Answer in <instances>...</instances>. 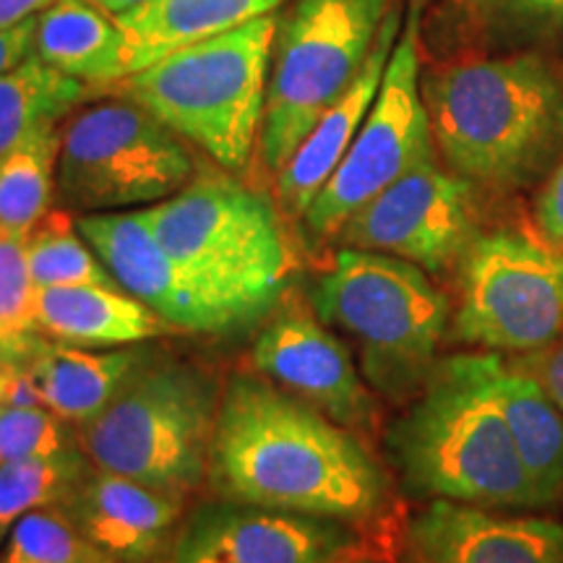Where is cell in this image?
Here are the masks:
<instances>
[{"label": "cell", "mask_w": 563, "mask_h": 563, "mask_svg": "<svg viewBox=\"0 0 563 563\" xmlns=\"http://www.w3.org/2000/svg\"><path fill=\"white\" fill-rule=\"evenodd\" d=\"M209 477L222 498L308 517L363 522L386 481L363 443L306 399L235 376L220 399Z\"/></svg>", "instance_id": "cell-1"}, {"label": "cell", "mask_w": 563, "mask_h": 563, "mask_svg": "<svg viewBox=\"0 0 563 563\" xmlns=\"http://www.w3.org/2000/svg\"><path fill=\"white\" fill-rule=\"evenodd\" d=\"M433 141L449 170L490 191H519L563 152V79L543 55L446 63L420 76Z\"/></svg>", "instance_id": "cell-2"}, {"label": "cell", "mask_w": 563, "mask_h": 563, "mask_svg": "<svg viewBox=\"0 0 563 563\" xmlns=\"http://www.w3.org/2000/svg\"><path fill=\"white\" fill-rule=\"evenodd\" d=\"M407 488L418 496L485 506L543 509L496 405L485 352L446 357L391 433Z\"/></svg>", "instance_id": "cell-3"}, {"label": "cell", "mask_w": 563, "mask_h": 563, "mask_svg": "<svg viewBox=\"0 0 563 563\" xmlns=\"http://www.w3.org/2000/svg\"><path fill=\"white\" fill-rule=\"evenodd\" d=\"M162 249L235 329L277 306L295 269L279 214L264 194L230 175H203L144 207Z\"/></svg>", "instance_id": "cell-4"}, {"label": "cell", "mask_w": 563, "mask_h": 563, "mask_svg": "<svg viewBox=\"0 0 563 563\" xmlns=\"http://www.w3.org/2000/svg\"><path fill=\"white\" fill-rule=\"evenodd\" d=\"M277 26V13L253 19L165 55L115 89L222 167L243 170L262 136Z\"/></svg>", "instance_id": "cell-5"}, {"label": "cell", "mask_w": 563, "mask_h": 563, "mask_svg": "<svg viewBox=\"0 0 563 563\" xmlns=\"http://www.w3.org/2000/svg\"><path fill=\"white\" fill-rule=\"evenodd\" d=\"M313 311L357 342L365 376L389 397H407L428 382L449 327L446 295L426 269L347 245L316 285Z\"/></svg>", "instance_id": "cell-6"}, {"label": "cell", "mask_w": 563, "mask_h": 563, "mask_svg": "<svg viewBox=\"0 0 563 563\" xmlns=\"http://www.w3.org/2000/svg\"><path fill=\"white\" fill-rule=\"evenodd\" d=\"M217 386L194 365L150 363L84 426L81 449L104 473L186 493L209 470Z\"/></svg>", "instance_id": "cell-7"}, {"label": "cell", "mask_w": 563, "mask_h": 563, "mask_svg": "<svg viewBox=\"0 0 563 563\" xmlns=\"http://www.w3.org/2000/svg\"><path fill=\"white\" fill-rule=\"evenodd\" d=\"M394 0H298L279 19L258 146L279 173L361 74Z\"/></svg>", "instance_id": "cell-8"}, {"label": "cell", "mask_w": 563, "mask_h": 563, "mask_svg": "<svg viewBox=\"0 0 563 563\" xmlns=\"http://www.w3.org/2000/svg\"><path fill=\"white\" fill-rule=\"evenodd\" d=\"M191 173L183 136L125 97L76 112L60 131L58 191L70 209L152 207L178 194Z\"/></svg>", "instance_id": "cell-9"}, {"label": "cell", "mask_w": 563, "mask_h": 563, "mask_svg": "<svg viewBox=\"0 0 563 563\" xmlns=\"http://www.w3.org/2000/svg\"><path fill=\"white\" fill-rule=\"evenodd\" d=\"M563 332V251L522 232L477 235L460 262L454 336L490 352H534Z\"/></svg>", "instance_id": "cell-10"}, {"label": "cell", "mask_w": 563, "mask_h": 563, "mask_svg": "<svg viewBox=\"0 0 563 563\" xmlns=\"http://www.w3.org/2000/svg\"><path fill=\"white\" fill-rule=\"evenodd\" d=\"M428 159L435 141L420 91V3H412L371 112L302 217L308 232L332 241L357 209Z\"/></svg>", "instance_id": "cell-11"}, {"label": "cell", "mask_w": 563, "mask_h": 563, "mask_svg": "<svg viewBox=\"0 0 563 563\" xmlns=\"http://www.w3.org/2000/svg\"><path fill=\"white\" fill-rule=\"evenodd\" d=\"M477 238L473 183L422 162L344 222L336 241L347 249L405 258L426 272L462 262Z\"/></svg>", "instance_id": "cell-12"}, {"label": "cell", "mask_w": 563, "mask_h": 563, "mask_svg": "<svg viewBox=\"0 0 563 563\" xmlns=\"http://www.w3.org/2000/svg\"><path fill=\"white\" fill-rule=\"evenodd\" d=\"M352 551L355 540L336 519L230 501L196 514L167 563H336Z\"/></svg>", "instance_id": "cell-13"}, {"label": "cell", "mask_w": 563, "mask_h": 563, "mask_svg": "<svg viewBox=\"0 0 563 563\" xmlns=\"http://www.w3.org/2000/svg\"><path fill=\"white\" fill-rule=\"evenodd\" d=\"M76 224L118 285L146 302L178 332L224 334L235 329L230 316L203 295L173 262L170 253L162 249L144 209L100 211L81 217Z\"/></svg>", "instance_id": "cell-14"}, {"label": "cell", "mask_w": 563, "mask_h": 563, "mask_svg": "<svg viewBox=\"0 0 563 563\" xmlns=\"http://www.w3.org/2000/svg\"><path fill=\"white\" fill-rule=\"evenodd\" d=\"M253 365L342 426L371 428L376 420V405L347 347L298 306L264 329L253 344Z\"/></svg>", "instance_id": "cell-15"}, {"label": "cell", "mask_w": 563, "mask_h": 563, "mask_svg": "<svg viewBox=\"0 0 563 563\" xmlns=\"http://www.w3.org/2000/svg\"><path fill=\"white\" fill-rule=\"evenodd\" d=\"M422 563H563V525L506 517L485 506L435 501L410 527Z\"/></svg>", "instance_id": "cell-16"}, {"label": "cell", "mask_w": 563, "mask_h": 563, "mask_svg": "<svg viewBox=\"0 0 563 563\" xmlns=\"http://www.w3.org/2000/svg\"><path fill=\"white\" fill-rule=\"evenodd\" d=\"M183 496L97 470L87 475L66 511L84 538L112 563H152L173 545Z\"/></svg>", "instance_id": "cell-17"}, {"label": "cell", "mask_w": 563, "mask_h": 563, "mask_svg": "<svg viewBox=\"0 0 563 563\" xmlns=\"http://www.w3.org/2000/svg\"><path fill=\"white\" fill-rule=\"evenodd\" d=\"M402 5L394 3L386 13L382 30L376 34L368 58L361 74L350 84L347 91L319 118L313 131L302 139V144L277 173V199L290 217H306L316 196L327 180L332 178L340 162L347 154L352 139L373 108L378 89H382L384 70L389 66L391 51L402 34Z\"/></svg>", "instance_id": "cell-18"}, {"label": "cell", "mask_w": 563, "mask_h": 563, "mask_svg": "<svg viewBox=\"0 0 563 563\" xmlns=\"http://www.w3.org/2000/svg\"><path fill=\"white\" fill-rule=\"evenodd\" d=\"M144 350H84L37 336L30 350V373L42 407L66 422L87 426L115 402L152 361Z\"/></svg>", "instance_id": "cell-19"}, {"label": "cell", "mask_w": 563, "mask_h": 563, "mask_svg": "<svg viewBox=\"0 0 563 563\" xmlns=\"http://www.w3.org/2000/svg\"><path fill=\"white\" fill-rule=\"evenodd\" d=\"M37 329L47 340L84 350L125 347L178 329L121 287H37Z\"/></svg>", "instance_id": "cell-20"}, {"label": "cell", "mask_w": 563, "mask_h": 563, "mask_svg": "<svg viewBox=\"0 0 563 563\" xmlns=\"http://www.w3.org/2000/svg\"><path fill=\"white\" fill-rule=\"evenodd\" d=\"M485 368L532 488L540 504L551 506L563 496V412L522 365L485 350Z\"/></svg>", "instance_id": "cell-21"}, {"label": "cell", "mask_w": 563, "mask_h": 563, "mask_svg": "<svg viewBox=\"0 0 563 563\" xmlns=\"http://www.w3.org/2000/svg\"><path fill=\"white\" fill-rule=\"evenodd\" d=\"M285 0H150L118 16L129 76L194 42L269 16Z\"/></svg>", "instance_id": "cell-22"}, {"label": "cell", "mask_w": 563, "mask_h": 563, "mask_svg": "<svg viewBox=\"0 0 563 563\" xmlns=\"http://www.w3.org/2000/svg\"><path fill=\"white\" fill-rule=\"evenodd\" d=\"M34 55L89 87H110L129 76L121 26L89 0H53L40 11Z\"/></svg>", "instance_id": "cell-23"}, {"label": "cell", "mask_w": 563, "mask_h": 563, "mask_svg": "<svg viewBox=\"0 0 563 563\" xmlns=\"http://www.w3.org/2000/svg\"><path fill=\"white\" fill-rule=\"evenodd\" d=\"M87 97L89 84L47 66L37 55L0 74V157L32 133L58 125Z\"/></svg>", "instance_id": "cell-24"}, {"label": "cell", "mask_w": 563, "mask_h": 563, "mask_svg": "<svg viewBox=\"0 0 563 563\" xmlns=\"http://www.w3.org/2000/svg\"><path fill=\"white\" fill-rule=\"evenodd\" d=\"M60 157L58 125L32 133L0 157V235L26 241L51 211Z\"/></svg>", "instance_id": "cell-25"}, {"label": "cell", "mask_w": 563, "mask_h": 563, "mask_svg": "<svg viewBox=\"0 0 563 563\" xmlns=\"http://www.w3.org/2000/svg\"><path fill=\"white\" fill-rule=\"evenodd\" d=\"M452 5L473 47L527 53L525 47L563 40V0H452Z\"/></svg>", "instance_id": "cell-26"}, {"label": "cell", "mask_w": 563, "mask_h": 563, "mask_svg": "<svg viewBox=\"0 0 563 563\" xmlns=\"http://www.w3.org/2000/svg\"><path fill=\"white\" fill-rule=\"evenodd\" d=\"M84 477V460L70 449L53 456L0 464V543L30 511L66 506Z\"/></svg>", "instance_id": "cell-27"}, {"label": "cell", "mask_w": 563, "mask_h": 563, "mask_svg": "<svg viewBox=\"0 0 563 563\" xmlns=\"http://www.w3.org/2000/svg\"><path fill=\"white\" fill-rule=\"evenodd\" d=\"M79 224L68 211H47V217L26 238V264L37 287L104 285L121 287L95 249L76 235Z\"/></svg>", "instance_id": "cell-28"}, {"label": "cell", "mask_w": 563, "mask_h": 563, "mask_svg": "<svg viewBox=\"0 0 563 563\" xmlns=\"http://www.w3.org/2000/svg\"><path fill=\"white\" fill-rule=\"evenodd\" d=\"M0 563H112L84 538L66 506H47L21 517Z\"/></svg>", "instance_id": "cell-29"}, {"label": "cell", "mask_w": 563, "mask_h": 563, "mask_svg": "<svg viewBox=\"0 0 563 563\" xmlns=\"http://www.w3.org/2000/svg\"><path fill=\"white\" fill-rule=\"evenodd\" d=\"M40 336L37 285L21 238L0 235V350H26Z\"/></svg>", "instance_id": "cell-30"}, {"label": "cell", "mask_w": 563, "mask_h": 563, "mask_svg": "<svg viewBox=\"0 0 563 563\" xmlns=\"http://www.w3.org/2000/svg\"><path fill=\"white\" fill-rule=\"evenodd\" d=\"M66 449V420L47 407H0V464L53 456Z\"/></svg>", "instance_id": "cell-31"}, {"label": "cell", "mask_w": 563, "mask_h": 563, "mask_svg": "<svg viewBox=\"0 0 563 563\" xmlns=\"http://www.w3.org/2000/svg\"><path fill=\"white\" fill-rule=\"evenodd\" d=\"M30 350H0V407L42 405L30 373Z\"/></svg>", "instance_id": "cell-32"}, {"label": "cell", "mask_w": 563, "mask_h": 563, "mask_svg": "<svg viewBox=\"0 0 563 563\" xmlns=\"http://www.w3.org/2000/svg\"><path fill=\"white\" fill-rule=\"evenodd\" d=\"M534 222L543 232V241L563 251V157L555 162L534 199Z\"/></svg>", "instance_id": "cell-33"}, {"label": "cell", "mask_w": 563, "mask_h": 563, "mask_svg": "<svg viewBox=\"0 0 563 563\" xmlns=\"http://www.w3.org/2000/svg\"><path fill=\"white\" fill-rule=\"evenodd\" d=\"M527 373L538 378V384L548 391L555 407L563 412V332L555 336L543 350L527 352L525 361H519Z\"/></svg>", "instance_id": "cell-34"}, {"label": "cell", "mask_w": 563, "mask_h": 563, "mask_svg": "<svg viewBox=\"0 0 563 563\" xmlns=\"http://www.w3.org/2000/svg\"><path fill=\"white\" fill-rule=\"evenodd\" d=\"M34 55V16L9 30H0V74Z\"/></svg>", "instance_id": "cell-35"}, {"label": "cell", "mask_w": 563, "mask_h": 563, "mask_svg": "<svg viewBox=\"0 0 563 563\" xmlns=\"http://www.w3.org/2000/svg\"><path fill=\"white\" fill-rule=\"evenodd\" d=\"M53 0H0V30H9L21 21L37 16Z\"/></svg>", "instance_id": "cell-36"}, {"label": "cell", "mask_w": 563, "mask_h": 563, "mask_svg": "<svg viewBox=\"0 0 563 563\" xmlns=\"http://www.w3.org/2000/svg\"><path fill=\"white\" fill-rule=\"evenodd\" d=\"M89 3L108 13V16L118 19V16H125V13L141 9V5L150 3V0H89Z\"/></svg>", "instance_id": "cell-37"}, {"label": "cell", "mask_w": 563, "mask_h": 563, "mask_svg": "<svg viewBox=\"0 0 563 563\" xmlns=\"http://www.w3.org/2000/svg\"><path fill=\"white\" fill-rule=\"evenodd\" d=\"M336 563H363V561H355V559H352V555H350V559H342V561H336Z\"/></svg>", "instance_id": "cell-38"}, {"label": "cell", "mask_w": 563, "mask_h": 563, "mask_svg": "<svg viewBox=\"0 0 563 563\" xmlns=\"http://www.w3.org/2000/svg\"><path fill=\"white\" fill-rule=\"evenodd\" d=\"M412 563H422V561H418V559H412Z\"/></svg>", "instance_id": "cell-39"}]
</instances>
